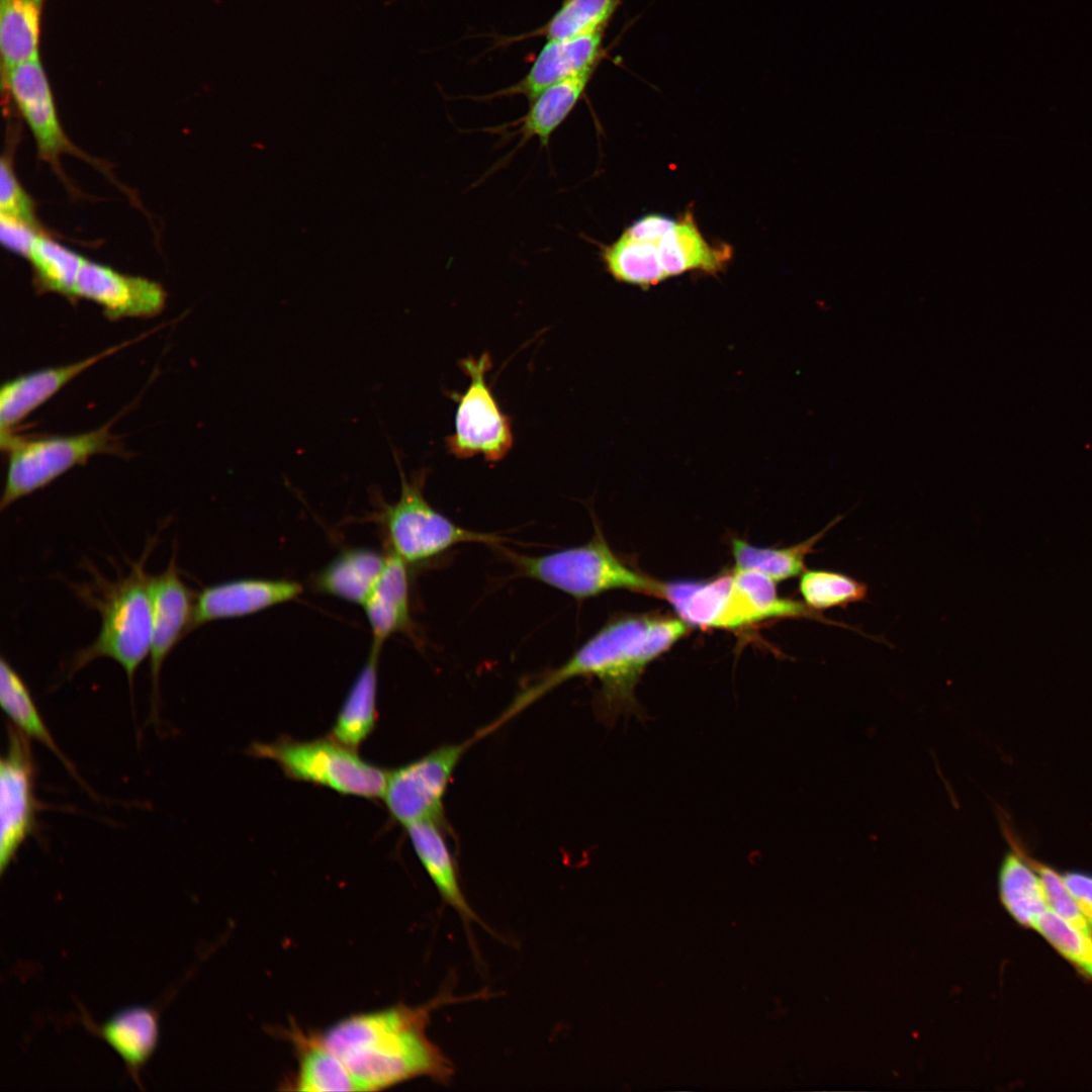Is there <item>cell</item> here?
Listing matches in <instances>:
<instances>
[{
	"mask_svg": "<svg viewBox=\"0 0 1092 1092\" xmlns=\"http://www.w3.org/2000/svg\"><path fill=\"white\" fill-rule=\"evenodd\" d=\"M690 626L678 617L631 614L614 617L560 666L524 688L491 725L498 728L561 684L578 676L595 677L601 689L597 711L606 723L620 716L646 713L635 689L647 665L685 637Z\"/></svg>",
	"mask_w": 1092,
	"mask_h": 1092,
	"instance_id": "cell-1",
	"label": "cell"
},
{
	"mask_svg": "<svg viewBox=\"0 0 1092 1092\" xmlns=\"http://www.w3.org/2000/svg\"><path fill=\"white\" fill-rule=\"evenodd\" d=\"M444 990L420 1006L397 1004L344 1018L322 1033L346 1065L360 1091H377L416 1078L447 1084L452 1062L427 1034L433 1010L460 1001Z\"/></svg>",
	"mask_w": 1092,
	"mask_h": 1092,
	"instance_id": "cell-2",
	"label": "cell"
},
{
	"mask_svg": "<svg viewBox=\"0 0 1092 1092\" xmlns=\"http://www.w3.org/2000/svg\"><path fill=\"white\" fill-rule=\"evenodd\" d=\"M151 544L129 572L116 580L104 578L92 567L89 583L71 584L77 598L99 613L100 628L92 643L74 653L68 665L70 676L97 658H110L124 670L132 695L134 673L149 656L151 645L152 599L145 570Z\"/></svg>",
	"mask_w": 1092,
	"mask_h": 1092,
	"instance_id": "cell-3",
	"label": "cell"
},
{
	"mask_svg": "<svg viewBox=\"0 0 1092 1092\" xmlns=\"http://www.w3.org/2000/svg\"><path fill=\"white\" fill-rule=\"evenodd\" d=\"M505 554L519 574L576 600L615 589L661 598L663 581L643 575L627 565L612 550L598 526L593 538L582 545L537 556L509 550Z\"/></svg>",
	"mask_w": 1092,
	"mask_h": 1092,
	"instance_id": "cell-4",
	"label": "cell"
},
{
	"mask_svg": "<svg viewBox=\"0 0 1092 1092\" xmlns=\"http://www.w3.org/2000/svg\"><path fill=\"white\" fill-rule=\"evenodd\" d=\"M112 421L82 434L0 438L7 454V470L0 499L4 511L15 502L39 490L72 468L98 454H123L119 437L111 433Z\"/></svg>",
	"mask_w": 1092,
	"mask_h": 1092,
	"instance_id": "cell-5",
	"label": "cell"
},
{
	"mask_svg": "<svg viewBox=\"0 0 1092 1092\" xmlns=\"http://www.w3.org/2000/svg\"><path fill=\"white\" fill-rule=\"evenodd\" d=\"M258 758L273 760L291 780L307 782L366 799L382 798L388 770L362 759L356 749L331 736L308 741L281 737L255 742L248 749Z\"/></svg>",
	"mask_w": 1092,
	"mask_h": 1092,
	"instance_id": "cell-6",
	"label": "cell"
},
{
	"mask_svg": "<svg viewBox=\"0 0 1092 1092\" xmlns=\"http://www.w3.org/2000/svg\"><path fill=\"white\" fill-rule=\"evenodd\" d=\"M400 494L380 513L388 551L408 566L426 563L462 543L497 545L499 536L455 524L434 509L424 495L426 471L407 478L401 466Z\"/></svg>",
	"mask_w": 1092,
	"mask_h": 1092,
	"instance_id": "cell-7",
	"label": "cell"
},
{
	"mask_svg": "<svg viewBox=\"0 0 1092 1092\" xmlns=\"http://www.w3.org/2000/svg\"><path fill=\"white\" fill-rule=\"evenodd\" d=\"M459 367L469 378L463 393L452 392L456 400L454 432L445 439L448 453L459 459L477 455L491 464L502 461L514 445L511 418L500 408L486 376L492 368L487 352L468 356Z\"/></svg>",
	"mask_w": 1092,
	"mask_h": 1092,
	"instance_id": "cell-8",
	"label": "cell"
},
{
	"mask_svg": "<svg viewBox=\"0 0 1092 1092\" xmlns=\"http://www.w3.org/2000/svg\"><path fill=\"white\" fill-rule=\"evenodd\" d=\"M478 739L442 745L387 774L383 800L390 817L410 825L433 820L445 824L444 797L453 772L466 749Z\"/></svg>",
	"mask_w": 1092,
	"mask_h": 1092,
	"instance_id": "cell-9",
	"label": "cell"
},
{
	"mask_svg": "<svg viewBox=\"0 0 1092 1092\" xmlns=\"http://www.w3.org/2000/svg\"><path fill=\"white\" fill-rule=\"evenodd\" d=\"M30 738L7 726L6 752L0 759V873L4 875L25 840L34 833L39 803Z\"/></svg>",
	"mask_w": 1092,
	"mask_h": 1092,
	"instance_id": "cell-10",
	"label": "cell"
},
{
	"mask_svg": "<svg viewBox=\"0 0 1092 1092\" xmlns=\"http://www.w3.org/2000/svg\"><path fill=\"white\" fill-rule=\"evenodd\" d=\"M2 87L7 90L28 125L39 157L49 163L61 178H64V175L60 158L64 154L75 155L89 163L100 165L74 146L65 133L39 56L12 67L2 78Z\"/></svg>",
	"mask_w": 1092,
	"mask_h": 1092,
	"instance_id": "cell-11",
	"label": "cell"
},
{
	"mask_svg": "<svg viewBox=\"0 0 1092 1092\" xmlns=\"http://www.w3.org/2000/svg\"><path fill=\"white\" fill-rule=\"evenodd\" d=\"M152 633L150 674L153 715L157 714L160 675L163 664L181 639L190 633L196 596L183 581L175 551L166 569L150 576Z\"/></svg>",
	"mask_w": 1092,
	"mask_h": 1092,
	"instance_id": "cell-12",
	"label": "cell"
},
{
	"mask_svg": "<svg viewBox=\"0 0 1092 1092\" xmlns=\"http://www.w3.org/2000/svg\"><path fill=\"white\" fill-rule=\"evenodd\" d=\"M166 297L163 286L156 281L88 259L82 265L75 290V299L95 302L111 321L155 316L163 310Z\"/></svg>",
	"mask_w": 1092,
	"mask_h": 1092,
	"instance_id": "cell-13",
	"label": "cell"
},
{
	"mask_svg": "<svg viewBox=\"0 0 1092 1092\" xmlns=\"http://www.w3.org/2000/svg\"><path fill=\"white\" fill-rule=\"evenodd\" d=\"M302 592L297 581L253 577L205 586L196 595L190 632L214 621L242 618L291 602Z\"/></svg>",
	"mask_w": 1092,
	"mask_h": 1092,
	"instance_id": "cell-14",
	"label": "cell"
},
{
	"mask_svg": "<svg viewBox=\"0 0 1092 1092\" xmlns=\"http://www.w3.org/2000/svg\"><path fill=\"white\" fill-rule=\"evenodd\" d=\"M152 333L149 331L82 360L32 371L4 382L0 391V438L14 433L15 427L25 418L81 373Z\"/></svg>",
	"mask_w": 1092,
	"mask_h": 1092,
	"instance_id": "cell-15",
	"label": "cell"
},
{
	"mask_svg": "<svg viewBox=\"0 0 1092 1092\" xmlns=\"http://www.w3.org/2000/svg\"><path fill=\"white\" fill-rule=\"evenodd\" d=\"M604 31L547 39L522 80L487 98L523 95L531 102L551 85L584 69L598 67L603 55Z\"/></svg>",
	"mask_w": 1092,
	"mask_h": 1092,
	"instance_id": "cell-16",
	"label": "cell"
},
{
	"mask_svg": "<svg viewBox=\"0 0 1092 1092\" xmlns=\"http://www.w3.org/2000/svg\"><path fill=\"white\" fill-rule=\"evenodd\" d=\"M597 67L584 69L542 91L530 102L526 114L516 121L500 126L486 128L484 131L504 134L510 139L520 136L516 149L532 139H537L541 147L547 148L553 133L570 115L584 94Z\"/></svg>",
	"mask_w": 1092,
	"mask_h": 1092,
	"instance_id": "cell-17",
	"label": "cell"
},
{
	"mask_svg": "<svg viewBox=\"0 0 1092 1092\" xmlns=\"http://www.w3.org/2000/svg\"><path fill=\"white\" fill-rule=\"evenodd\" d=\"M406 834L422 866L436 887L443 902L460 916L469 937L470 926L478 923L488 932L484 923L467 902L460 887L454 857L444 834V824L425 820L405 826Z\"/></svg>",
	"mask_w": 1092,
	"mask_h": 1092,
	"instance_id": "cell-18",
	"label": "cell"
},
{
	"mask_svg": "<svg viewBox=\"0 0 1092 1092\" xmlns=\"http://www.w3.org/2000/svg\"><path fill=\"white\" fill-rule=\"evenodd\" d=\"M408 567L387 551L381 574L362 605L372 634L371 645L382 648L394 634L415 635Z\"/></svg>",
	"mask_w": 1092,
	"mask_h": 1092,
	"instance_id": "cell-19",
	"label": "cell"
},
{
	"mask_svg": "<svg viewBox=\"0 0 1092 1092\" xmlns=\"http://www.w3.org/2000/svg\"><path fill=\"white\" fill-rule=\"evenodd\" d=\"M85 1019V1026L120 1057L131 1078L140 1085L141 1070L152 1058L159 1041L158 1010L133 1005L118 1010L100 1024Z\"/></svg>",
	"mask_w": 1092,
	"mask_h": 1092,
	"instance_id": "cell-20",
	"label": "cell"
},
{
	"mask_svg": "<svg viewBox=\"0 0 1092 1092\" xmlns=\"http://www.w3.org/2000/svg\"><path fill=\"white\" fill-rule=\"evenodd\" d=\"M1010 850L1004 855L998 873L1000 901L1009 915L1020 925L1033 928L1039 916L1049 909L1040 878L1027 860L1025 851L1014 836L1006 816H999Z\"/></svg>",
	"mask_w": 1092,
	"mask_h": 1092,
	"instance_id": "cell-21",
	"label": "cell"
},
{
	"mask_svg": "<svg viewBox=\"0 0 1092 1092\" xmlns=\"http://www.w3.org/2000/svg\"><path fill=\"white\" fill-rule=\"evenodd\" d=\"M660 266L665 278L688 271L718 273L731 258L726 244L712 245L705 240L694 216L687 212L657 243Z\"/></svg>",
	"mask_w": 1092,
	"mask_h": 1092,
	"instance_id": "cell-22",
	"label": "cell"
},
{
	"mask_svg": "<svg viewBox=\"0 0 1092 1092\" xmlns=\"http://www.w3.org/2000/svg\"><path fill=\"white\" fill-rule=\"evenodd\" d=\"M386 553L355 547L341 551L313 577L316 592L362 606L376 583Z\"/></svg>",
	"mask_w": 1092,
	"mask_h": 1092,
	"instance_id": "cell-23",
	"label": "cell"
},
{
	"mask_svg": "<svg viewBox=\"0 0 1092 1092\" xmlns=\"http://www.w3.org/2000/svg\"><path fill=\"white\" fill-rule=\"evenodd\" d=\"M298 1059L292 1089L308 1092L360 1091L344 1062L324 1042L322 1034L293 1027L288 1031Z\"/></svg>",
	"mask_w": 1092,
	"mask_h": 1092,
	"instance_id": "cell-24",
	"label": "cell"
},
{
	"mask_svg": "<svg viewBox=\"0 0 1092 1092\" xmlns=\"http://www.w3.org/2000/svg\"><path fill=\"white\" fill-rule=\"evenodd\" d=\"M381 648L371 645L333 725L331 737L357 749L371 734L377 720L376 695Z\"/></svg>",
	"mask_w": 1092,
	"mask_h": 1092,
	"instance_id": "cell-25",
	"label": "cell"
},
{
	"mask_svg": "<svg viewBox=\"0 0 1092 1092\" xmlns=\"http://www.w3.org/2000/svg\"><path fill=\"white\" fill-rule=\"evenodd\" d=\"M0 703L13 726L50 749L74 779L88 789L74 764L55 741L25 681L5 657L0 660Z\"/></svg>",
	"mask_w": 1092,
	"mask_h": 1092,
	"instance_id": "cell-26",
	"label": "cell"
},
{
	"mask_svg": "<svg viewBox=\"0 0 1092 1092\" xmlns=\"http://www.w3.org/2000/svg\"><path fill=\"white\" fill-rule=\"evenodd\" d=\"M46 0H0L1 77L14 66L39 56Z\"/></svg>",
	"mask_w": 1092,
	"mask_h": 1092,
	"instance_id": "cell-27",
	"label": "cell"
},
{
	"mask_svg": "<svg viewBox=\"0 0 1092 1092\" xmlns=\"http://www.w3.org/2000/svg\"><path fill=\"white\" fill-rule=\"evenodd\" d=\"M840 520L841 517L835 518L809 539L785 548L757 547L746 541L734 539L731 549L735 568L759 572L776 582L802 574L806 570V556Z\"/></svg>",
	"mask_w": 1092,
	"mask_h": 1092,
	"instance_id": "cell-28",
	"label": "cell"
},
{
	"mask_svg": "<svg viewBox=\"0 0 1092 1092\" xmlns=\"http://www.w3.org/2000/svg\"><path fill=\"white\" fill-rule=\"evenodd\" d=\"M657 243L639 241L623 233L613 243L600 245V258L615 280L649 287L666 279L660 266Z\"/></svg>",
	"mask_w": 1092,
	"mask_h": 1092,
	"instance_id": "cell-29",
	"label": "cell"
},
{
	"mask_svg": "<svg viewBox=\"0 0 1092 1092\" xmlns=\"http://www.w3.org/2000/svg\"><path fill=\"white\" fill-rule=\"evenodd\" d=\"M85 259L43 233L36 237L27 256L41 291L58 293L73 300Z\"/></svg>",
	"mask_w": 1092,
	"mask_h": 1092,
	"instance_id": "cell-30",
	"label": "cell"
},
{
	"mask_svg": "<svg viewBox=\"0 0 1092 1092\" xmlns=\"http://www.w3.org/2000/svg\"><path fill=\"white\" fill-rule=\"evenodd\" d=\"M622 0H564L541 28L547 39H558L605 30Z\"/></svg>",
	"mask_w": 1092,
	"mask_h": 1092,
	"instance_id": "cell-31",
	"label": "cell"
},
{
	"mask_svg": "<svg viewBox=\"0 0 1092 1092\" xmlns=\"http://www.w3.org/2000/svg\"><path fill=\"white\" fill-rule=\"evenodd\" d=\"M799 590L805 604L815 610L844 608L867 597L868 586L848 575L830 570H805Z\"/></svg>",
	"mask_w": 1092,
	"mask_h": 1092,
	"instance_id": "cell-32",
	"label": "cell"
},
{
	"mask_svg": "<svg viewBox=\"0 0 1092 1092\" xmlns=\"http://www.w3.org/2000/svg\"><path fill=\"white\" fill-rule=\"evenodd\" d=\"M1035 929L1061 956L1092 978V936L1057 914L1045 910Z\"/></svg>",
	"mask_w": 1092,
	"mask_h": 1092,
	"instance_id": "cell-33",
	"label": "cell"
},
{
	"mask_svg": "<svg viewBox=\"0 0 1092 1092\" xmlns=\"http://www.w3.org/2000/svg\"><path fill=\"white\" fill-rule=\"evenodd\" d=\"M1025 855L1040 878L1049 908L1092 936V930L1068 890L1063 875H1060L1053 868L1031 858L1026 852Z\"/></svg>",
	"mask_w": 1092,
	"mask_h": 1092,
	"instance_id": "cell-34",
	"label": "cell"
},
{
	"mask_svg": "<svg viewBox=\"0 0 1092 1092\" xmlns=\"http://www.w3.org/2000/svg\"><path fill=\"white\" fill-rule=\"evenodd\" d=\"M0 214L40 229L34 204L15 176L8 157H3L0 167Z\"/></svg>",
	"mask_w": 1092,
	"mask_h": 1092,
	"instance_id": "cell-35",
	"label": "cell"
},
{
	"mask_svg": "<svg viewBox=\"0 0 1092 1092\" xmlns=\"http://www.w3.org/2000/svg\"><path fill=\"white\" fill-rule=\"evenodd\" d=\"M42 233L26 222L0 214V237L10 251L27 258L36 237Z\"/></svg>",
	"mask_w": 1092,
	"mask_h": 1092,
	"instance_id": "cell-36",
	"label": "cell"
},
{
	"mask_svg": "<svg viewBox=\"0 0 1092 1092\" xmlns=\"http://www.w3.org/2000/svg\"><path fill=\"white\" fill-rule=\"evenodd\" d=\"M675 222L676 220L664 215L649 214L634 221L623 233L639 241L657 243Z\"/></svg>",
	"mask_w": 1092,
	"mask_h": 1092,
	"instance_id": "cell-37",
	"label": "cell"
},
{
	"mask_svg": "<svg viewBox=\"0 0 1092 1092\" xmlns=\"http://www.w3.org/2000/svg\"><path fill=\"white\" fill-rule=\"evenodd\" d=\"M1066 886L1092 930V875L1069 872L1063 875Z\"/></svg>",
	"mask_w": 1092,
	"mask_h": 1092,
	"instance_id": "cell-38",
	"label": "cell"
}]
</instances>
